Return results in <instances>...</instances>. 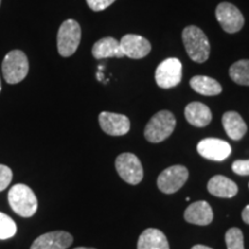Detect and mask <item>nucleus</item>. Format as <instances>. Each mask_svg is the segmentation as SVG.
I'll use <instances>...</instances> for the list:
<instances>
[{"mask_svg": "<svg viewBox=\"0 0 249 249\" xmlns=\"http://www.w3.org/2000/svg\"><path fill=\"white\" fill-rule=\"evenodd\" d=\"M176 128V117L172 112L163 110L157 112L149 120L144 128V138L151 143H160L166 140Z\"/></svg>", "mask_w": 249, "mask_h": 249, "instance_id": "nucleus-3", "label": "nucleus"}, {"mask_svg": "<svg viewBox=\"0 0 249 249\" xmlns=\"http://www.w3.org/2000/svg\"><path fill=\"white\" fill-rule=\"evenodd\" d=\"M192 249H213V248L208 247V246H203V245H195L193 246Z\"/></svg>", "mask_w": 249, "mask_h": 249, "instance_id": "nucleus-28", "label": "nucleus"}, {"mask_svg": "<svg viewBox=\"0 0 249 249\" xmlns=\"http://www.w3.org/2000/svg\"><path fill=\"white\" fill-rule=\"evenodd\" d=\"M13 179V172L6 165L0 164V192L5 191Z\"/></svg>", "mask_w": 249, "mask_h": 249, "instance_id": "nucleus-24", "label": "nucleus"}, {"mask_svg": "<svg viewBox=\"0 0 249 249\" xmlns=\"http://www.w3.org/2000/svg\"><path fill=\"white\" fill-rule=\"evenodd\" d=\"M138 249H170V245L166 235L160 230L147 229L140 235Z\"/></svg>", "mask_w": 249, "mask_h": 249, "instance_id": "nucleus-19", "label": "nucleus"}, {"mask_svg": "<svg viewBox=\"0 0 249 249\" xmlns=\"http://www.w3.org/2000/svg\"><path fill=\"white\" fill-rule=\"evenodd\" d=\"M241 217H242V220H244L246 224H248V225H249V204L245 208L244 210H242Z\"/></svg>", "mask_w": 249, "mask_h": 249, "instance_id": "nucleus-27", "label": "nucleus"}, {"mask_svg": "<svg viewBox=\"0 0 249 249\" xmlns=\"http://www.w3.org/2000/svg\"><path fill=\"white\" fill-rule=\"evenodd\" d=\"M8 202L14 213L24 218L34 216L38 208L35 193L23 183H18L9 189Z\"/></svg>", "mask_w": 249, "mask_h": 249, "instance_id": "nucleus-2", "label": "nucleus"}, {"mask_svg": "<svg viewBox=\"0 0 249 249\" xmlns=\"http://www.w3.org/2000/svg\"><path fill=\"white\" fill-rule=\"evenodd\" d=\"M73 244V236L65 231H53L42 234L33 242L30 249H67Z\"/></svg>", "mask_w": 249, "mask_h": 249, "instance_id": "nucleus-13", "label": "nucleus"}, {"mask_svg": "<svg viewBox=\"0 0 249 249\" xmlns=\"http://www.w3.org/2000/svg\"><path fill=\"white\" fill-rule=\"evenodd\" d=\"M188 179V170L183 165H173L160 174L157 187L164 194H173L185 185Z\"/></svg>", "mask_w": 249, "mask_h": 249, "instance_id": "nucleus-8", "label": "nucleus"}, {"mask_svg": "<svg viewBox=\"0 0 249 249\" xmlns=\"http://www.w3.org/2000/svg\"><path fill=\"white\" fill-rule=\"evenodd\" d=\"M123 53L130 59H141L147 57L151 51L150 42L144 37L134 34H127L120 40Z\"/></svg>", "mask_w": 249, "mask_h": 249, "instance_id": "nucleus-11", "label": "nucleus"}, {"mask_svg": "<svg viewBox=\"0 0 249 249\" xmlns=\"http://www.w3.org/2000/svg\"><path fill=\"white\" fill-rule=\"evenodd\" d=\"M222 123L229 138L235 140V141L241 140L247 133V124L238 112L229 111L224 113Z\"/></svg>", "mask_w": 249, "mask_h": 249, "instance_id": "nucleus-16", "label": "nucleus"}, {"mask_svg": "<svg viewBox=\"0 0 249 249\" xmlns=\"http://www.w3.org/2000/svg\"><path fill=\"white\" fill-rule=\"evenodd\" d=\"M116 170L124 181L129 185H139L143 179V167L141 161L134 154L124 152L117 157Z\"/></svg>", "mask_w": 249, "mask_h": 249, "instance_id": "nucleus-7", "label": "nucleus"}, {"mask_svg": "<svg viewBox=\"0 0 249 249\" xmlns=\"http://www.w3.org/2000/svg\"><path fill=\"white\" fill-rule=\"evenodd\" d=\"M185 117L189 124L195 127H205L213 120V113L210 108L203 103H189L185 108Z\"/></svg>", "mask_w": 249, "mask_h": 249, "instance_id": "nucleus-15", "label": "nucleus"}, {"mask_svg": "<svg viewBox=\"0 0 249 249\" xmlns=\"http://www.w3.org/2000/svg\"><path fill=\"white\" fill-rule=\"evenodd\" d=\"M233 172L238 176H249V160H235L232 164Z\"/></svg>", "mask_w": 249, "mask_h": 249, "instance_id": "nucleus-25", "label": "nucleus"}, {"mask_svg": "<svg viewBox=\"0 0 249 249\" xmlns=\"http://www.w3.org/2000/svg\"><path fill=\"white\" fill-rule=\"evenodd\" d=\"M208 191L217 197L231 198L238 194V186L224 176H214L208 182Z\"/></svg>", "mask_w": 249, "mask_h": 249, "instance_id": "nucleus-18", "label": "nucleus"}, {"mask_svg": "<svg viewBox=\"0 0 249 249\" xmlns=\"http://www.w3.org/2000/svg\"><path fill=\"white\" fill-rule=\"evenodd\" d=\"M225 242L227 249H245L244 234L238 227H232L226 232Z\"/></svg>", "mask_w": 249, "mask_h": 249, "instance_id": "nucleus-23", "label": "nucleus"}, {"mask_svg": "<svg viewBox=\"0 0 249 249\" xmlns=\"http://www.w3.org/2000/svg\"><path fill=\"white\" fill-rule=\"evenodd\" d=\"M103 132L112 136H123L130 129V121L124 114L102 112L98 117Z\"/></svg>", "mask_w": 249, "mask_h": 249, "instance_id": "nucleus-12", "label": "nucleus"}, {"mask_svg": "<svg viewBox=\"0 0 249 249\" xmlns=\"http://www.w3.org/2000/svg\"><path fill=\"white\" fill-rule=\"evenodd\" d=\"M17 224L7 214L0 213V240L11 239L17 234Z\"/></svg>", "mask_w": 249, "mask_h": 249, "instance_id": "nucleus-22", "label": "nucleus"}, {"mask_svg": "<svg viewBox=\"0 0 249 249\" xmlns=\"http://www.w3.org/2000/svg\"><path fill=\"white\" fill-rule=\"evenodd\" d=\"M116 0H87V4L92 11L101 12L107 9L108 6H111Z\"/></svg>", "mask_w": 249, "mask_h": 249, "instance_id": "nucleus-26", "label": "nucleus"}, {"mask_svg": "<svg viewBox=\"0 0 249 249\" xmlns=\"http://www.w3.org/2000/svg\"><path fill=\"white\" fill-rule=\"evenodd\" d=\"M74 249H96V248H90V247H76Z\"/></svg>", "mask_w": 249, "mask_h": 249, "instance_id": "nucleus-29", "label": "nucleus"}, {"mask_svg": "<svg viewBox=\"0 0 249 249\" xmlns=\"http://www.w3.org/2000/svg\"><path fill=\"white\" fill-rule=\"evenodd\" d=\"M230 77L240 86H249V60L244 59L234 62L230 67Z\"/></svg>", "mask_w": 249, "mask_h": 249, "instance_id": "nucleus-21", "label": "nucleus"}, {"mask_svg": "<svg viewBox=\"0 0 249 249\" xmlns=\"http://www.w3.org/2000/svg\"><path fill=\"white\" fill-rule=\"evenodd\" d=\"M0 91H1V82H0Z\"/></svg>", "mask_w": 249, "mask_h": 249, "instance_id": "nucleus-30", "label": "nucleus"}, {"mask_svg": "<svg viewBox=\"0 0 249 249\" xmlns=\"http://www.w3.org/2000/svg\"><path fill=\"white\" fill-rule=\"evenodd\" d=\"M0 5H1V0H0Z\"/></svg>", "mask_w": 249, "mask_h": 249, "instance_id": "nucleus-31", "label": "nucleus"}, {"mask_svg": "<svg viewBox=\"0 0 249 249\" xmlns=\"http://www.w3.org/2000/svg\"><path fill=\"white\" fill-rule=\"evenodd\" d=\"M197 152L205 160L222 161L231 155L232 148L226 141L210 138L198 142Z\"/></svg>", "mask_w": 249, "mask_h": 249, "instance_id": "nucleus-10", "label": "nucleus"}, {"mask_svg": "<svg viewBox=\"0 0 249 249\" xmlns=\"http://www.w3.org/2000/svg\"><path fill=\"white\" fill-rule=\"evenodd\" d=\"M92 55L95 59L124 57L120 42H118L113 37H105L96 42L92 46Z\"/></svg>", "mask_w": 249, "mask_h": 249, "instance_id": "nucleus-17", "label": "nucleus"}, {"mask_svg": "<svg viewBox=\"0 0 249 249\" xmlns=\"http://www.w3.org/2000/svg\"><path fill=\"white\" fill-rule=\"evenodd\" d=\"M156 83L163 89L174 88L181 82L182 79V65L179 59L169 58L165 59L158 65L155 73Z\"/></svg>", "mask_w": 249, "mask_h": 249, "instance_id": "nucleus-6", "label": "nucleus"}, {"mask_svg": "<svg viewBox=\"0 0 249 249\" xmlns=\"http://www.w3.org/2000/svg\"><path fill=\"white\" fill-rule=\"evenodd\" d=\"M1 68L6 82L8 85H17L28 75L29 62L24 52L20 50H13L5 55Z\"/></svg>", "mask_w": 249, "mask_h": 249, "instance_id": "nucleus-4", "label": "nucleus"}, {"mask_svg": "<svg viewBox=\"0 0 249 249\" xmlns=\"http://www.w3.org/2000/svg\"><path fill=\"white\" fill-rule=\"evenodd\" d=\"M183 45L187 54L193 61L202 64L208 60L210 54V44L203 30L196 26H188L182 31Z\"/></svg>", "mask_w": 249, "mask_h": 249, "instance_id": "nucleus-1", "label": "nucleus"}, {"mask_svg": "<svg viewBox=\"0 0 249 249\" xmlns=\"http://www.w3.org/2000/svg\"><path fill=\"white\" fill-rule=\"evenodd\" d=\"M216 18L224 31L229 34L238 33L245 24V18L239 8L230 2H222L216 8Z\"/></svg>", "mask_w": 249, "mask_h": 249, "instance_id": "nucleus-9", "label": "nucleus"}, {"mask_svg": "<svg viewBox=\"0 0 249 249\" xmlns=\"http://www.w3.org/2000/svg\"><path fill=\"white\" fill-rule=\"evenodd\" d=\"M81 42V27L75 20H66L59 28L57 36L58 52L61 57H71Z\"/></svg>", "mask_w": 249, "mask_h": 249, "instance_id": "nucleus-5", "label": "nucleus"}, {"mask_svg": "<svg viewBox=\"0 0 249 249\" xmlns=\"http://www.w3.org/2000/svg\"><path fill=\"white\" fill-rule=\"evenodd\" d=\"M183 217H185L186 222L195 224V225H209L213 219V208L205 201L194 202L187 208Z\"/></svg>", "mask_w": 249, "mask_h": 249, "instance_id": "nucleus-14", "label": "nucleus"}, {"mask_svg": "<svg viewBox=\"0 0 249 249\" xmlns=\"http://www.w3.org/2000/svg\"><path fill=\"white\" fill-rule=\"evenodd\" d=\"M192 89L203 96H216L222 92V86L213 77L205 75H196L191 80Z\"/></svg>", "mask_w": 249, "mask_h": 249, "instance_id": "nucleus-20", "label": "nucleus"}]
</instances>
